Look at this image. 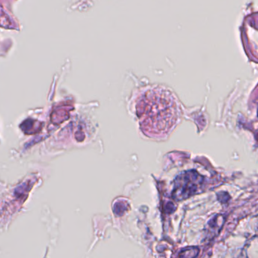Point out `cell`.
Listing matches in <instances>:
<instances>
[{
  "label": "cell",
  "mask_w": 258,
  "mask_h": 258,
  "mask_svg": "<svg viewBox=\"0 0 258 258\" xmlns=\"http://www.w3.org/2000/svg\"><path fill=\"white\" fill-rule=\"evenodd\" d=\"M143 133L151 138L165 137L174 128L180 118L175 100L170 94L153 91L146 94L138 106Z\"/></svg>",
  "instance_id": "cell-1"
},
{
  "label": "cell",
  "mask_w": 258,
  "mask_h": 258,
  "mask_svg": "<svg viewBox=\"0 0 258 258\" xmlns=\"http://www.w3.org/2000/svg\"><path fill=\"white\" fill-rule=\"evenodd\" d=\"M205 178L196 171H187L175 180L173 195L176 200H183L199 193L204 185Z\"/></svg>",
  "instance_id": "cell-2"
}]
</instances>
